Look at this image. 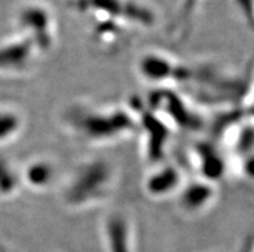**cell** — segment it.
<instances>
[{
    "instance_id": "cell-1",
    "label": "cell",
    "mask_w": 254,
    "mask_h": 252,
    "mask_svg": "<svg viewBox=\"0 0 254 252\" xmlns=\"http://www.w3.org/2000/svg\"><path fill=\"white\" fill-rule=\"evenodd\" d=\"M68 125L77 135L89 141H109L134 130L133 120L120 109H92L72 107Z\"/></svg>"
},
{
    "instance_id": "cell-2",
    "label": "cell",
    "mask_w": 254,
    "mask_h": 252,
    "mask_svg": "<svg viewBox=\"0 0 254 252\" xmlns=\"http://www.w3.org/2000/svg\"><path fill=\"white\" fill-rule=\"evenodd\" d=\"M113 169L102 161H93L77 169L66 189V202L72 207H81L83 203L97 201L105 197L113 183Z\"/></svg>"
},
{
    "instance_id": "cell-3",
    "label": "cell",
    "mask_w": 254,
    "mask_h": 252,
    "mask_svg": "<svg viewBox=\"0 0 254 252\" xmlns=\"http://www.w3.org/2000/svg\"><path fill=\"white\" fill-rule=\"evenodd\" d=\"M17 25L22 35L30 39L42 54L53 48L56 42L55 17L48 6L38 1L23 4L17 13Z\"/></svg>"
},
{
    "instance_id": "cell-4",
    "label": "cell",
    "mask_w": 254,
    "mask_h": 252,
    "mask_svg": "<svg viewBox=\"0 0 254 252\" xmlns=\"http://www.w3.org/2000/svg\"><path fill=\"white\" fill-rule=\"evenodd\" d=\"M55 165L48 160H34L21 172V182L34 189H47L55 182Z\"/></svg>"
},
{
    "instance_id": "cell-5",
    "label": "cell",
    "mask_w": 254,
    "mask_h": 252,
    "mask_svg": "<svg viewBox=\"0 0 254 252\" xmlns=\"http://www.w3.org/2000/svg\"><path fill=\"white\" fill-rule=\"evenodd\" d=\"M181 183L180 171L172 166H165L152 172L146 182V187L148 193L154 197H165L173 192H178Z\"/></svg>"
},
{
    "instance_id": "cell-6",
    "label": "cell",
    "mask_w": 254,
    "mask_h": 252,
    "mask_svg": "<svg viewBox=\"0 0 254 252\" xmlns=\"http://www.w3.org/2000/svg\"><path fill=\"white\" fill-rule=\"evenodd\" d=\"M23 130V117L16 109L0 105V144L16 139Z\"/></svg>"
},
{
    "instance_id": "cell-7",
    "label": "cell",
    "mask_w": 254,
    "mask_h": 252,
    "mask_svg": "<svg viewBox=\"0 0 254 252\" xmlns=\"http://www.w3.org/2000/svg\"><path fill=\"white\" fill-rule=\"evenodd\" d=\"M209 187L205 184L191 183L181 192V207L185 212H196L209 202Z\"/></svg>"
}]
</instances>
